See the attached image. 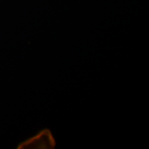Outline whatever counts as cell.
Instances as JSON below:
<instances>
[{"label":"cell","instance_id":"obj_1","mask_svg":"<svg viewBox=\"0 0 149 149\" xmlns=\"http://www.w3.org/2000/svg\"><path fill=\"white\" fill-rule=\"evenodd\" d=\"M24 146H31V148H53L55 145V141L51 133L48 130H44L40 134L33 137L26 143Z\"/></svg>","mask_w":149,"mask_h":149}]
</instances>
